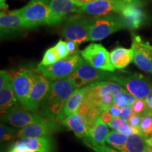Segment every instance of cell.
Returning a JSON list of instances; mask_svg holds the SVG:
<instances>
[{"label":"cell","mask_w":152,"mask_h":152,"mask_svg":"<svg viewBox=\"0 0 152 152\" xmlns=\"http://www.w3.org/2000/svg\"><path fill=\"white\" fill-rule=\"evenodd\" d=\"M76 89L77 85L70 78L53 81L38 113L47 118L58 120L66 101Z\"/></svg>","instance_id":"6da1fadb"},{"label":"cell","mask_w":152,"mask_h":152,"mask_svg":"<svg viewBox=\"0 0 152 152\" xmlns=\"http://www.w3.org/2000/svg\"><path fill=\"white\" fill-rule=\"evenodd\" d=\"M130 28L120 14H112L91 18L89 41H99L119 30Z\"/></svg>","instance_id":"7a4b0ae2"},{"label":"cell","mask_w":152,"mask_h":152,"mask_svg":"<svg viewBox=\"0 0 152 152\" xmlns=\"http://www.w3.org/2000/svg\"><path fill=\"white\" fill-rule=\"evenodd\" d=\"M17 11L20 16L36 28L41 25L58 26V22L49 7L48 0H31Z\"/></svg>","instance_id":"3957f363"},{"label":"cell","mask_w":152,"mask_h":152,"mask_svg":"<svg viewBox=\"0 0 152 152\" xmlns=\"http://www.w3.org/2000/svg\"><path fill=\"white\" fill-rule=\"evenodd\" d=\"M111 81L118 83L136 99H145L152 93L150 80L140 73L122 71L115 73Z\"/></svg>","instance_id":"277c9868"},{"label":"cell","mask_w":152,"mask_h":152,"mask_svg":"<svg viewBox=\"0 0 152 152\" xmlns=\"http://www.w3.org/2000/svg\"><path fill=\"white\" fill-rule=\"evenodd\" d=\"M83 61V58L78 54L70 55L52 65L44 66L39 64L36 70L53 81L66 79L73 74Z\"/></svg>","instance_id":"5b68a950"},{"label":"cell","mask_w":152,"mask_h":152,"mask_svg":"<svg viewBox=\"0 0 152 152\" xmlns=\"http://www.w3.org/2000/svg\"><path fill=\"white\" fill-rule=\"evenodd\" d=\"M64 22L61 31L62 37L79 44L89 41L91 18L73 15L68 16Z\"/></svg>","instance_id":"8992f818"},{"label":"cell","mask_w":152,"mask_h":152,"mask_svg":"<svg viewBox=\"0 0 152 152\" xmlns=\"http://www.w3.org/2000/svg\"><path fill=\"white\" fill-rule=\"evenodd\" d=\"M143 2L142 0H96L79 7V14L100 16L112 14H121L133 3Z\"/></svg>","instance_id":"52a82bcc"},{"label":"cell","mask_w":152,"mask_h":152,"mask_svg":"<svg viewBox=\"0 0 152 152\" xmlns=\"http://www.w3.org/2000/svg\"><path fill=\"white\" fill-rule=\"evenodd\" d=\"M114 72L102 71L93 67L89 63L83 59L77 69L68 78L72 80L77 88L87 86L94 83L101 81H111Z\"/></svg>","instance_id":"ba28073f"},{"label":"cell","mask_w":152,"mask_h":152,"mask_svg":"<svg viewBox=\"0 0 152 152\" xmlns=\"http://www.w3.org/2000/svg\"><path fill=\"white\" fill-rule=\"evenodd\" d=\"M83 58L93 67L102 71H115L110 58V53L102 44L92 43L80 52Z\"/></svg>","instance_id":"9c48e42d"},{"label":"cell","mask_w":152,"mask_h":152,"mask_svg":"<svg viewBox=\"0 0 152 152\" xmlns=\"http://www.w3.org/2000/svg\"><path fill=\"white\" fill-rule=\"evenodd\" d=\"M39 73L37 70L25 69L17 73L13 77V87L16 97L26 109L30 92Z\"/></svg>","instance_id":"30bf717a"},{"label":"cell","mask_w":152,"mask_h":152,"mask_svg":"<svg viewBox=\"0 0 152 152\" xmlns=\"http://www.w3.org/2000/svg\"><path fill=\"white\" fill-rule=\"evenodd\" d=\"M36 27L20 16L17 10L8 12L1 11L0 15V32L1 39L9 37L21 30L33 29Z\"/></svg>","instance_id":"8fae6325"},{"label":"cell","mask_w":152,"mask_h":152,"mask_svg":"<svg viewBox=\"0 0 152 152\" xmlns=\"http://www.w3.org/2000/svg\"><path fill=\"white\" fill-rule=\"evenodd\" d=\"M134 64L148 73H152V46L145 42L140 36L132 34V47Z\"/></svg>","instance_id":"7c38bea8"},{"label":"cell","mask_w":152,"mask_h":152,"mask_svg":"<svg viewBox=\"0 0 152 152\" xmlns=\"http://www.w3.org/2000/svg\"><path fill=\"white\" fill-rule=\"evenodd\" d=\"M47 118L41 115L36 112L30 111L25 108L17 107L2 114L1 121L4 123H9L16 128H22L28 125L42 123L46 121Z\"/></svg>","instance_id":"4fadbf2b"},{"label":"cell","mask_w":152,"mask_h":152,"mask_svg":"<svg viewBox=\"0 0 152 152\" xmlns=\"http://www.w3.org/2000/svg\"><path fill=\"white\" fill-rule=\"evenodd\" d=\"M64 130V125L60 121L56 119L47 118L42 123L30 125L19 129L17 137H39L49 136Z\"/></svg>","instance_id":"5bb4252c"},{"label":"cell","mask_w":152,"mask_h":152,"mask_svg":"<svg viewBox=\"0 0 152 152\" xmlns=\"http://www.w3.org/2000/svg\"><path fill=\"white\" fill-rule=\"evenodd\" d=\"M52 83V80L39 73L30 92L26 109L37 113L48 94Z\"/></svg>","instance_id":"9a60e30c"},{"label":"cell","mask_w":152,"mask_h":152,"mask_svg":"<svg viewBox=\"0 0 152 152\" xmlns=\"http://www.w3.org/2000/svg\"><path fill=\"white\" fill-rule=\"evenodd\" d=\"M13 148L28 150L32 152H55V142L51 136L25 137L14 144Z\"/></svg>","instance_id":"2e32d148"},{"label":"cell","mask_w":152,"mask_h":152,"mask_svg":"<svg viewBox=\"0 0 152 152\" xmlns=\"http://www.w3.org/2000/svg\"><path fill=\"white\" fill-rule=\"evenodd\" d=\"M48 2L53 14L60 23L65 21L71 14L78 13L80 7L73 0H48Z\"/></svg>","instance_id":"e0dca14e"},{"label":"cell","mask_w":152,"mask_h":152,"mask_svg":"<svg viewBox=\"0 0 152 152\" xmlns=\"http://www.w3.org/2000/svg\"><path fill=\"white\" fill-rule=\"evenodd\" d=\"M60 121L64 126L73 131L77 137L84 139L88 136L90 126L87 120L78 111Z\"/></svg>","instance_id":"ac0fdd59"},{"label":"cell","mask_w":152,"mask_h":152,"mask_svg":"<svg viewBox=\"0 0 152 152\" xmlns=\"http://www.w3.org/2000/svg\"><path fill=\"white\" fill-rule=\"evenodd\" d=\"M142 6L143 2L131 4L120 14L126 20L130 28L136 29L144 23L146 15L142 9Z\"/></svg>","instance_id":"d6986e66"},{"label":"cell","mask_w":152,"mask_h":152,"mask_svg":"<svg viewBox=\"0 0 152 152\" xmlns=\"http://www.w3.org/2000/svg\"><path fill=\"white\" fill-rule=\"evenodd\" d=\"M87 90V86L77 88L74 91L71 96L66 101L65 106L63 109L62 113L58 118V121L65 119L72 114L76 113L80 107L83 100H84L85 94Z\"/></svg>","instance_id":"ffe728a7"},{"label":"cell","mask_w":152,"mask_h":152,"mask_svg":"<svg viewBox=\"0 0 152 152\" xmlns=\"http://www.w3.org/2000/svg\"><path fill=\"white\" fill-rule=\"evenodd\" d=\"M19 104L20 102L14 92L13 82L0 90V109L1 115L15 108L19 107Z\"/></svg>","instance_id":"44dd1931"},{"label":"cell","mask_w":152,"mask_h":152,"mask_svg":"<svg viewBox=\"0 0 152 152\" xmlns=\"http://www.w3.org/2000/svg\"><path fill=\"white\" fill-rule=\"evenodd\" d=\"M110 58L115 69L122 70L133 61V50L132 48L117 47L110 53Z\"/></svg>","instance_id":"7402d4cb"},{"label":"cell","mask_w":152,"mask_h":152,"mask_svg":"<svg viewBox=\"0 0 152 152\" xmlns=\"http://www.w3.org/2000/svg\"><path fill=\"white\" fill-rule=\"evenodd\" d=\"M109 133L107 124L104 123L99 116L90 128L88 136L83 139V140H87L98 144H104Z\"/></svg>","instance_id":"603a6c76"},{"label":"cell","mask_w":152,"mask_h":152,"mask_svg":"<svg viewBox=\"0 0 152 152\" xmlns=\"http://www.w3.org/2000/svg\"><path fill=\"white\" fill-rule=\"evenodd\" d=\"M149 149L147 137L140 132L128 135L124 152H147Z\"/></svg>","instance_id":"cb8c5ba5"},{"label":"cell","mask_w":152,"mask_h":152,"mask_svg":"<svg viewBox=\"0 0 152 152\" xmlns=\"http://www.w3.org/2000/svg\"><path fill=\"white\" fill-rule=\"evenodd\" d=\"M128 136L117 131H111L108 134L106 142L115 149L124 152Z\"/></svg>","instance_id":"d4e9b609"},{"label":"cell","mask_w":152,"mask_h":152,"mask_svg":"<svg viewBox=\"0 0 152 152\" xmlns=\"http://www.w3.org/2000/svg\"><path fill=\"white\" fill-rule=\"evenodd\" d=\"M109 126L115 131L123 133L127 135L141 132L140 129L130 126L127 121H124L121 117H114L111 122L109 124Z\"/></svg>","instance_id":"484cf974"},{"label":"cell","mask_w":152,"mask_h":152,"mask_svg":"<svg viewBox=\"0 0 152 152\" xmlns=\"http://www.w3.org/2000/svg\"><path fill=\"white\" fill-rule=\"evenodd\" d=\"M137 99L130 92H126L125 90L114 96L113 104L121 108L125 106H132Z\"/></svg>","instance_id":"4316f807"},{"label":"cell","mask_w":152,"mask_h":152,"mask_svg":"<svg viewBox=\"0 0 152 152\" xmlns=\"http://www.w3.org/2000/svg\"><path fill=\"white\" fill-rule=\"evenodd\" d=\"M140 130L146 137L152 134V113L149 110L142 115Z\"/></svg>","instance_id":"83f0119b"},{"label":"cell","mask_w":152,"mask_h":152,"mask_svg":"<svg viewBox=\"0 0 152 152\" xmlns=\"http://www.w3.org/2000/svg\"><path fill=\"white\" fill-rule=\"evenodd\" d=\"M16 130V129L7 126L4 123H1L0 125V140L1 142H5L14 140L17 137L18 132V130Z\"/></svg>","instance_id":"f1b7e54d"},{"label":"cell","mask_w":152,"mask_h":152,"mask_svg":"<svg viewBox=\"0 0 152 152\" xmlns=\"http://www.w3.org/2000/svg\"><path fill=\"white\" fill-rule=\"evenodd\" d=\"M58 60L59 59H58V56H57L56 52H55L54 47H52V48L47 49L45 52L42 60L39 65L44 66H50L56 63Z\"/></svg>","instance_id":"f546056e"},{"label":"cell","mask_w":152,"mask_h":152,"mask_svg":"<svg viewBox=\"0 0 152 152\" xmlns=\"http://www.w3.org/2000/svg\"><path fill=\"white\" fill-rule=\"evenodd\" d=\"M54 49L59 60L70 56L69 52H68L67 49V46H66V42L59 40L54 47Z\"/></svg>","instance_id":"4dcf8cb0"},{"label":"cell","mask_w":152,"mask_h":152,"mask_svg":"<svg viewBox=\"0 0 152 152\" xmlns=\"http://www.w3.org/2000/svg\"><path fill=\"white\" fill-rule=\"evenodd\" d=\"M83 142L86 144L87 147L92 148L93 150H94V151L96 152H123L121 151H117V150L113 149V148L109 147V146H106L105 144H98L87 141V140H84Z\"/></svg>","instance_id":"1f68e13d"},{"label":"cell","mask_w":152,"mask_h":152,"mask_svg":"<svg viewBox=\"0 0 152 152\" xmlns=\"http://www.w3.org/2000/svg\"><path fill=\"white\" fill-rule=\"evenodd\" d=\"M131 108H132V111L134 113L140 114V115L146 113L149 110L145 99H137L133 105L131 106Z\"/></svg>","instance_id":"d6a6232c"},{"label":"cell","mask_w":152,"mask_h":152,"mask_svg":"<svg viewBox=\"0 0 152 152\" xmlns=\"http://www.w3.org/2000/svg\"><path fill=\"white\" fill-rule=\"evenodd\" d=\"M13 82V77L7 71H1L0 72V90L4 88Z\"/></svg>","instance_id":"836d02e7"},{"label":"cell","mask_w":152,"mask_h":152,"mask_svg":"<svg viewBox=\"0 0 152 152\" xmlns=\"http://www.w3.org/2000/svg\"><path fill=\"white\" fill-rule=\"evenodd\" d=\"M142 121V115L134 113V115L130 118L128 121V123L133 128L140 129V125Z\"/></svg>","instance_id":"e575fe53"},{"label":"cell","mask_w":152,"mask_h":152,"mask_svg":"<svg viewBox=\"0 0 152 152\" xmlns=\"http://www.w3.org/2000/svg\"><path fill=\"white\" fill-rule=\"evenodd\" d=\"M80 44L76 42L68 40L66 42V46H67V49L68 52H69L70 55H74L78 54V48H79Z\"/></svg>","instance_id":"d590c367"},{"label":"cell","mask_w":152,"mask_h":152,"mask_svg":"<svg viewBox=\"0 0 152 152\" xmlns=\"http://www.w3.org/2000/svg\"><path fill=\"white\" fill-rule=\"evenodd\" d=\"M134 113L132 111L131 106H125V107L123 108V113L120 117L128 122L129 120L130 119V118L134 115Z\"/></svg>","instance_id":"8d00e7d4"},{"label":"cell","mask_w":152,"mask_h":152,"mask_svg":"<svg viewBox=\"0 0 152 152\" xmlns=\"http://www.w3.org/2000/svg\"><path fill=\"white\" fill-rule=\"evenodd\" d=\"M108 111L111 113V114L113 115V118L114 117H120L123 113V108L119 107V106H118L113 104L111 106H109Z\"/></svg>","instance_id":"74e56055"},{"label":"cell","mask_w":152,"mask_h":152,"mask_svg":"<svg viewBox=\"0 0 152 152\" xmlns=\"http://www.w3.org/2000/svg\"><path fill=\"white\" fill-rule=\"evenodd\" d=\"M100 118L102 120V121L107 125H109L113 118V115H111L109 111H102L100 114Z\"/></svg>","instance_id":"f35d334b"},{"label":"cell","mask_w":152,"mask_h":152,"mask_svg":"<svg viewBox=\"0 0 152 152\" xmlns=\"http://www.w3.org/2000/svg\"><path fill=\"white\" fill-rule=\"evenodd\" d=\"M145 102L147 103L148 109L152 113V93H151L145 99Z\"/></svg>","instance_id":"ab89813d"},{"label":"cell","mask_w":152,"mask_h":152,"mask_svg":"<svg viewBox=\"0 0 152 152\" xmlns=\"http://www.w3.org/2000/svg\"><path fill=\"white\" fill-rule=\"evenodd\" d=\"M77 4L80 6H83L85 4H89L90 2H92V1H96V0H73Z\"/></svg>","instance_id":"60d3db41"},{"label":"cell","mask_w":152,"mask_h":152,"mask_svg":"<svg viewBox=\"0 0 152 152\" xmlns=\"http://www.w3.org/2000/svg\"><path fill=\"white\" fill-rule=\"evenodd\" d=\"M7 0H0V7H1V10L7 11L9 9V5L7 4Z\"/></svg>","instance_id":"b9f144b4"},{"label":"cell","mask_w":152,"mask_h":152,"mask_svg":"<svg viewBox=\"0 0 152 152\" xmlns=\"http://www.w3.org/2000/svg\"><path fill=\"white\" fill-rule=\"evenodd\" d=\"M11 152H32L28 151V150L23 149H18V148H13Z\"/></svg>","instance_id":"7bdbcfd3"},{"label":"cell","mask_w":152,"mask_h":152,"mask_svg":"<svg viewBox=\"0 0 152 152\" xmlns=\"http://www.w3.org/2000/svg\"><path fill=\"white\" fill-rule=\"evenodd\" d=\"M147 142L148 145H149V147L151 148V149H152V134L151 136L147 137Z\"/></svg>","instance_id":"ee69618b"},{"label":"cell","mask_w":152,"mask_h":152,"mask_svg":"<svg viewBox=\"0 0 152 152\" xmlns=\"http://www.w3.org/2000/svg\"><path fill=\"white\" fill-rule=\"evenodd\" d=\"M147 152H152V149H151V148H150V149H149V151H148Z\"/></svg>","instance_id":"f6af8a7d"}]
</instances>
